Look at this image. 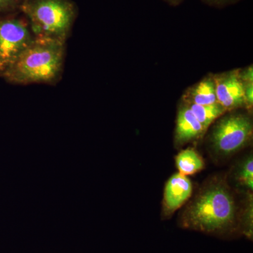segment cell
<instances>
[{"instance_id":"1","label":"cell","mask_w":253,"mask_h":253,"mask_svg":"<svg viewBox=\"0 0 253 253\" xmlns=\"http://www.w3.org/2000/svg\"><path fill=\"white\" fill-rule=\"evenodd\" d=\"M236 216L230 189L222 180H213L190 203L181 218V225L206 234H227L235 229Z\"/></svg>"},{"instance_id":"2","label":"cell","mask_w":253,"mask_h":253,"mask_svg":"<svg viewBox=\"0 0 253 253\" xmlns=\"http://www.w3.org/2000/svg\"><path fill=\"white\" fill-rule=\"evenodd\" d=\"M65 53L66 42L35 38L5 70L1 78L15 84H55L62 75Z\"/></svg>"},{"instance_id":"3","label":"cell","mask_w":253,"mask_h":253,"mask_svg":"<svg viewBox=\"0 0 253 253\" xmlns=\"http://www.w3.org/2000/svg\"><path fill=\"white\" fill-rule=\"evenodd\" d=\"M35 38L66 42L76 17L71 0H23L20 7Z\"/></svg>"},{"instance_id":"4","label":"cell","mask_w":253,"mask_h":253,"mask_svg":"<svg viewBox=\"0 0 253 253\" xmlns=\"http://www.w3.org/2000/svg\"><path fill=\"white\" fill-rule=\"evenodd\" d=\"M251 111L239 109L223 115L213 124L208 136L211 147L222 156H229L251 143L253 123Z\"/></svg>"},{"instance_id":"5","label":"cell","mask_w":253,"mask_h":253,"mask_svg":"<svg viewBox=\"0 0 253 253\" xmlns=\"http://www.w3.org/2000/svg\"><path fill=\"white\" fill-rule=\"evenodd\" d=\"M34 39L27 20L15 14L0 16V77Z\"/></svg>"},{"instance_id":"6","label":"cell","mask_w":253,"mask_h":253,"mask_svg":"<svg viewBox=\"0 0 253 253\" xmlns=\"http://www.w3.org/2000/svg\"><path fill=\"white\" fill-rule=\"evenodd\" d=\"M218 104L226 112L246 109L244 86L240 77V68L219 73H213Z\"/></svg>"},{"instance_id":"7","label":"cell","mask_w":253,"mask_h":253,"mask_svg":"<svg viewBox=\"0 0 253 253\" xmlns=\"http://www.w3.org/2000/svg\"><path fill=\"white\" fill-rule=\"evenodd\" d=\"M204 126L191 109L184 103H179L176 113L174 142L176 147L199 140L206 134Z\"/></svg>"},{"instance_id":"8","label":"cell","mask_w":253,"mask_h":253,"mask_svg":"<svg viewBox=\"0 0 253 253\" xmlns=\"http://www.w3.org/2000/svg\"><path fill=\"white\" fill-rule=\"evenodd\" d=\"M192 183L187 176L176 173L167 181L163 198L165 214H171L179 209L192 194Z\"/></svg>"},{"instance_id":"9","label":"cell","mask_w":253,"mask_h":253,"mask_svg":"<svg viewBox=\"0 0 253 253\" xmlns=\"http://www.w3.org/2000/svg\"><path fill=\"white\" fill-rule=\"evenodd\" d=\"M181 102L186 104L211 105L217 103L213 73H208L201 81L184 91Z\"/></svg>"},{"instance_id":"10","label":"cell","mask_w":253,"mask_h":253,"mask_svg":"<svg viewBox=\"0 0 253 253\" xmlns=\"http://www.w3.org/2000/svg\"><path fill=\"white\" fill-rule=\"evenodd\" d=\"M175 161L179 173L182 175H192L202 170L205 166L203 158L196 150L191 148L179 152L176 156Z\"/></svg>"},{"instance_id":"11","label":"cell","mask_w":253,"mask_h":253,"mask_svg":"<svg viewBox=\"0 0 253 253\" xmlns=\"http://www.w3.org/2000/svg\"><path fill=\"white\" fill-rule=\"evenodd\" d=\"M185 104L206 131L213 123L226 113V110L218 103L211 105Z\"/></svg>"},{"instance_id":"12","label":"cell","mask_w":253,"mask_h":253,"mask_svg":"<svg viewBox=\"0 0 253 253\" xmlns=\"http://www.w3.org/2000/svg\"><path fill=\"white\" fill-rule=\"evenodd\" d=\"M236 179L241 185L253 191V158L252 155L240 164L236 173Z\"/></svg>"},{"instance_id":"13","label":"cell","mask_w":253,"mask_h":253,"mask_svg":"<svg viewBox=\"0 0 253 253\" xmlns=\"http://www.w3.org/2000/svg\"><path fill=\"white\" fill-rule=\"evenodd\" d=\"M241 231L246 237L253 239V198H249V204L246 206L241 223Z\"/></svg>"},{"instance_id":"14","label":"cell","mask_w":253,"mask_h":253,"mask_svg":"<svg viewBox=\"0 0 253 253\" xmlns=\"http://www.w3.org/2000/svg\"><path fill=\"white\" fill-rule=\"evenodd\" d=\"M23 0H0V16L15 14L20 10Z\"/></svg>"},{"instance_id":"15","label":"cell","mask_w":253,"mask_h":253,"mask_svg":"<svg viewBox=\"0 0 253 253\" xmlns=\"http://www.w3.org/2000/svg\"><path fill=\"white\" fill-rule=\"evenodd\" d=\"M243 86L246 109L251 112L253 106V82L243 83Z\"/></svg>"},{"instance_id":"16","label":"cell","mask_w":253,"mask_h":253,"mask_svg":"<svg viewBox=\"0 0 253 253\" xmlns=\"http://www.w3.org/2000/svg\"><path fill=\"white\" fill-rule=\"evenodd\" d=\"M240 77H241L243 83L253 82V65L244 68H240Z\"/></svg>"},{"instance_id":"17","label":"cell","mask_w":253,"mask_h":253,"mask_svg":"<svg viewBox=\"0 0 253 253\" xmlns=\"http://www.w3.org/2000/svg\"><path fill=\"white\" fill-rule=\"evenodd\" d=\"M205 2L215 6H224V5L231 4L238 0H203Z\"/></svg>"},{"instance_id":"18","label":"cell","mask_w":253,"mask_h":253,"mask_svg":"<svg viewBox=\"0 0 253 253\" xmlns=\"http://www.w3.org/2000/svg\"><path fill=\"white\" fill-rule=\"evenodd\" d=\"M165 1H167L169 4L178 5L180 4L183 0H165Z\"/></svg>"}]
</instances>
